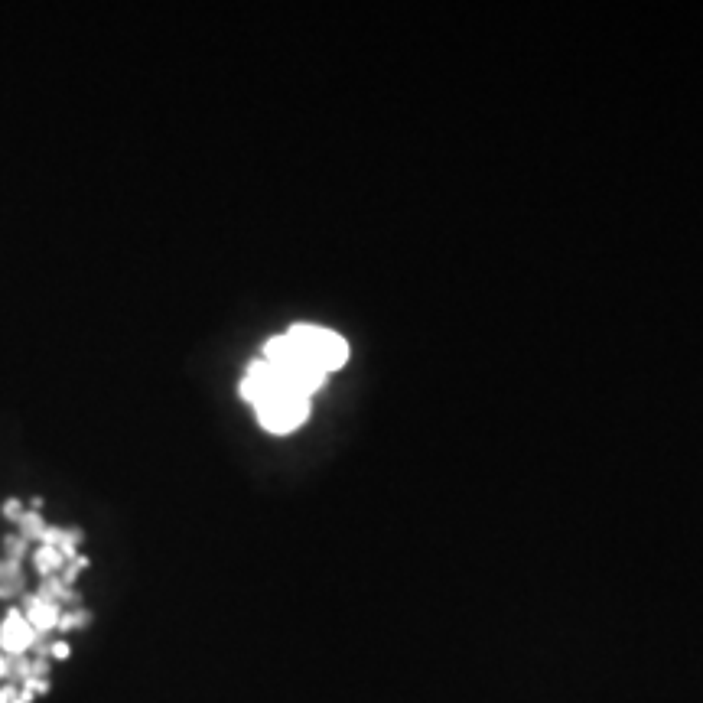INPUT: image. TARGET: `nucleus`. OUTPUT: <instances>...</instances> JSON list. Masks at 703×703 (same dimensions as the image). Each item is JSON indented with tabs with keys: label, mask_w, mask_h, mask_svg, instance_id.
Wrapping results in <instances>:
<instances>
[{
	"label": "nucleus",
	"mask_w": 703,
	"mask_h": 703,
	"mask_svg": "<svg viewBox=\"0 0 703 703\" xmlns=\"http://www.w3.org/2000/svg\"><path fill=\"white\" fill-rule=\"evenodd\" d=\"M0 511H4V518H7V521H14V524H17V521L23 518V511H27V505H23L20 498H7V502L0 505Z\"/></svg>",
	"instance_id": "f8f14e48"
},
{
	"label": "nucleus",
	"mask_w": 703,
	"mask_h": 703,
	"mask_svg": "<svg viewBox=\"0 0 703 703\" xmlns=\"http://www.w3.org/2000/svg\"><path fill=\"white\" fill-rule=\"evenodd\" d=\"M0 703H23L17 687H0Z\"/></svg>",
	"instance_id": "ddd939ff"
},
{
	"label": "nucleus",
	"mask_w": 703,
	"mask_h": 703,
	"mask_svg": "<svg viewBox=\"0 0 703 703\" xmlns=\"http://www.w3.org/2000/svg\"><path fill=\"white\" fill-rule=\"evenodd\" d=\"M43 544H46V547H56L62 557L72 560V557H79L82 531H79V528H59V524H46Z\"/></svg>",
	"instance_id": "39448f33"
},
{
	"label": "nucleus",
	"mask_w": 703,
	"mask_h": 703,
	"mask_svg": "<svg viewBox=\"0 0 703 703\" xmlns=\"http://www.w3.org/2000/svg\"><path fill=\"white\" fill-rule=\"evenodd\" d=\"M23 590V570L14 560H0V599H10Z\"/></svg>",
	"instance_id": "6e6552de"
},
{
	"label": "nucleus",
	"mask_w": 703,
	"mask_h": 703,
	"mask_svg": "<svg viewBox=\"0 0 703 703\" xmlns=\"http://www.w3.org/2000/svg\"><path fill=\"white\" fill-rule=\"evenodd\" d=\"M20 612H23V619L30 622V629L36 635H46V632L59 629V619H62V609L53 606V603H46V599H40V596H27V599H23V609Z\"/></svg>",
	"instance_id": "20e7f679"
},
{
	"label": "nucleus",
	"mask_w": 703,
	"mask_h": 703,
	"mask_svg": "<svg viewBox=\"0 0 703 703\" xmlns=\"http://www.w3.org/2000/svg\"><path fill=\"white\" fill-rule=\"evenodd\" d=\"M4 560H14V564H20L23 557H27V541L20 538V534H10V538L4 541Z\"/></svg>",
	"instance_id": "9b49d317"
},
{
	"label": "nucleus",
	"mask_w": 703,
	"mask_h": 703,
	"mask_svg": "<svg viewBox=\"0 0 703 703\" xmlns=\"http://www.w3.org/2000/svg\"><path fill=\"white\" fill-rule=\"evenodd\" d=\"M49 655H53L56 661H66V658H69V642H53Z\"/></svg>",
	"instance_id": "4468645a"
},
{
	"label": "nucleus",
	"mask_w": 703,
	"mask_h": 703,
	"mask_svg": "<svg viewBox=\"0 0 703 703\" xmlns=\"http://www.w3.org/2000/svg\"><path fill=\"white\" fill-rule=\"evenodd\" d=\"M33 564H36V570H40V573H43V580H46V577H59L62 567H66L69 560L62 557V554L56 551V547L40 544V551L33 554Z\"/></svg>",
	"instance_id": "0eeeda50"
},
{
	"label": "nucleus",
	"mask_w": 703,
	"mask_h": 703,
	"mask_svg": "<svg viewBox=\"0 0 703 703\" xmlns=\"http://www.w3.org/2000/svg\"><path fill=\"white\" fill-rule=\"evenodd\" d=\"M40 599H46V603H53V606H66V603H75V590L72 586H66L59 577H46L40 583V593H36Z\"/></svg>",
	"instance_id": "423d86ee"
},
{
	"label": "nucleus",
	"mask_w": 703,
	"mask_h": 703,
	"mask_svg": "<svg viewBox=\"0 0 703 703\" xmlns=\"http://www.w3.org/2000/svg\"><path fill=\"white\" fill-rule=\"evenodd\" d=\"M17 528H20V538L23 541H43V534H46V521H43V515L40 511H33V508H27L23 511V518L17 521Z\"/></svg>",
	"instance_id": "1a4fd4ad"
},
{
	"label": "nucleus",
	"mask_w": 703,
	"mask_h": 703,
	"mask_svg": "<svg viewBox=\"0 0 703 703\" xmlns=\"http://www.w3.org/2000/svg\"><path fill=\"white\" fill-rule=\"evenodd\" d=\"M4 677H7V658L0 655V681H4Z\"/></svg>",
	"instance_id": "2eb2a0df"
},
{
	"label": "nucleus",
	"mask_w": 703,
	"mask_h": 703,
	"mask_svg": "<svg viewBox=\"0 0 703 703\" xmlns=\"http://www.w3.org/2000/svg\"><path fill=\"white\" fill-rule=\"evenodd\" d=\"M254 414H258V424L267 433H293L310 417V398L297 391H284L261 404H254Z\"/></svg>",
	"instance_id": "f03ea898"
},
{
	"label": "nucleus",
	"mask_w": 703,
	"mask_h": 703,
	"mask_svg": "<svg viewBox=\"0 0 703 703\" xmlns=\"http://www.w3.org/2000/svg\"><path fill=\"white\" fill-rule=\"evenodd\" d=\"M40 642V635L30 629V622L23 619L20 609H10L4 622H0V655H10V658H20Z\"/></svg>",
	"instance_id": "7ed1b4c3"
},
{
	"label": "nucleus",
	"mask_w": 703,
	"mask_h": 703,
	"mask_svg": "<svg viewBox=\"0 0 703 703\" xmlns=\"http://www.w3.org/2000/svg\"><path fill=\"white\" fill-rule=\"evenodd\" d=\"M261 359L267 365L280 368V372L290 381H297L313 398V394L326 385V378L349 362V342L326 326L297 323L287 332H280V336L267 339L261 349Z\"/></svg>",
	"instance_id": "f257e3e1"
},
{
	"label": "nucleus",
	"mask_w": 703,
	"mask_h": 703,
	"mask_svg": "<svg viewBox=\"0 0 703 703\" xmlns=\"http://www.w3.org/2000/svg\"><path fill=\"white\" fill-rule=\"evenodd\" d=\"M88 622H92V612H88V609L62 612V619H59V629H56V632H75V629H85Z\"/></svg>",
	"instance_id": "9d476101"
}]
</instances>
